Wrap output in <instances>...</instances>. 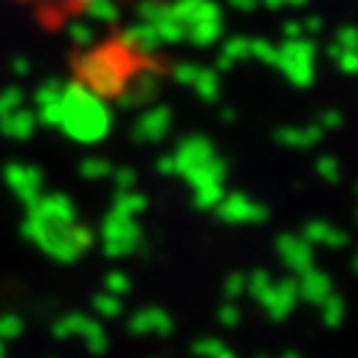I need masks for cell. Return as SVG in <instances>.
I'll return each instance as SVG.
<instances>
[{"label": "cell", "instance_id": "cell-1", "mask_svg": "<svg viewBox=\"0 0 358 358\" xmlns=\"http://www.w3.org/2000/svg\"><path fill=\"white\" fill-rule=\"evenodd\" d=\"M12 3L26 9L45 29H65L71 20L82 17L96 0H12Z\"/></svg>", "mask_w": 358, "mask_h": 358}]
</instances>
